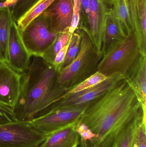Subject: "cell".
<instances>
[{
	"label": "cell",
	"instance_id": "cell-24",
	"mask_svg": "<svg viewBox=\"0 0 146 147\" xmlns=\"http://www.w3.org/2000/svg\"><path fill=\"white\" fill-rule=\"evenodd\" d=\"M38 0H18L11 9L13 17L15 22L19 19Z\"/></svg>",
	"mask_w": 146,
	"mask_h": 147
},
{
	"label": "cell",
	"instance_id": "cell-3",
	"mask_svg": "<svg viewBox=\"0 0 146 147\" xmlns=\"http://www.w3.org/2000/svg\"><path fill=\"white\" fill-rule=\"evenodd\" d=\"M76 30L81 36L79 51L74 60L61 68L57 74L59 84L68 90L97 72L103 57L97 52L86 32L82 29Z\"/></svg>",
	"mask_w": 146,
	"mask_h": 147
},
{
	"label": "cell",
	"instance_id": "cell-19",
	"mask_svg": "<svg viewBox=\"0 0 146 147\" xmlns=\"http://www.w3.org/2000/svg\"><path fill=\"white\" fill-rule=\"evenodd\" d=\"M55 1L38 0L15 22L19 30L23 31L34 19L41 15Z\"/></svg>",
	"mask_w": 146,
	"mask_h": 147
},
{
	"label": "cell",
	"instance_id": "cell-20",
	"mask_svg": "<svg viewBox=\"0 0 146 147\" xmlns=\"http://www.w3.org/2000/svg\"><path fill=\"white\" fill-rule=\"evenodd\" d=\"M72 34L68 31L58 34L51 45L41 57L48 63L53 65L54 59L59 51L69 42Z\"/></svg>",
	"mask_w": 146,
	"mask_h": 147
},
{
	"label": "cell",
	"instance_id": "cell-13",
	"mask_svg": "<svg viewBox=\"0 0 146 147\" xmlns=\"http://www.w3.org/2000/svg\"><path fill=\"white\" fill-rule=\"evenodd\" d=\"M134 32L140 49L146 55V0H127Z\"/></svg>",
	"mask_w": 146,
	"mask_h": 147
},
{
	"label": "cell",
	"instance_id": "cell-16",
	"mask_svg": "<svg viewBox=\"0 0 146 147\" xmlns=\"http://www.w3.org/2000/svg\"><path fill=\"white\" fill-rule=\"evenodd\" d=\"M126 79L142 104L146 106V55H141Z\"/></svg>",
	"mask_w": 146,
	"mask_h": 147
},
{
	"label": "cell",
	"instance_id": "cell-25",
	"mask_svg": "<svg viewBox=\"0 0 146 147\" xmlns=\"http://www.w3.org/2000/svg\"><path fill=\"white\" fill-rule=\"evenodd\" d=\"M17 121L14 109L0 103V125Z\"/></svg>",
	"mask_w": 146,
	"mask_h": 147
},
{
	"label": "cell",
	"instance_id": "cell-29",
	"mask_svg": "<svg viewBox=\"0 0 146 147\" xmlns=\"http://www.w3.org/2000/svg\"><path fill=\"white\" fill-rule=\"evenodd\" d=\"M135 138H136V136H135ZM132 147H137V144H136V140H135L134 141L133 143V146H132Z\"/></svg>",
	"mask_w": 146,
	"mask_h": 147
},
{
	"label": "cell",
	"instance_id": "cell-1",
	"mask_svg": "<svg viewBox=\"0 0 146 147\" xmlns=\"http://www.w3.org/2000/svg\"><path fill=\"white\" fill-rule=\"evenodd\" d=\"M146 114L143 105L126 79L87 103L79 123L94 135L91 141L79 147H112L122 131Z\"/></svg>",
	"mask_w": 146,
	"mask_h": 147
},
{
	"label": "cell",
	"instance_id": "cell-10",
	"mask_svg": "<svg viewBox=\"0 0 146 147\" xmlns=\"http://www.w3.org/2000/svg\"><path fill=\"white\" fill-rule=\"evenodd\" d=\"M42 15L52 32L68 31L73 19V0H55Z\"/></svg>",
	"mask_w": 146,
	"mask_h": 147
},
{
	"label": "cell",
	"instance_id": "cell-30",
	"mask_svg": "<svg viewBox=\"0 0 146 147\" xmlns=\"http://www.w3.org/2000/svg\"><path fill=\"white\" fill-rule=\"evenodd\" d=\"M106 1H107L109 3L111 4V1H112V0H106Z\"/></svg>",
	"mask_w": 146,
	"mask_h": 147
},
{
	"label": "cell",
	"instance_id": "cell-9",
	"mask_svg": "<svg viewBox=\"0 0 146 147\" xmlns=\"http://www.w3.org/2000/svg\"><path fill=\"white\" fill-rule=\"evenodd\" d=\"M125 78L123 75L115 74L108 77L103 82L91 88L73 94H64L46 112L60 108L86 104Z\"/></svg>",
	"mask_w": 146,
	"mask_h": 147
},
{
	"label": "cell",
	"instance_id": "cell-15",
	"mask_svg": "<svg viewBox=\"0 0 146 147\" xmlns=\"http://www.w3.org/2000/svg\"><path fill=\"white\" fill-rule=\"evenodd\" d=\"M110 9L105 19L102 46L103 56L109 53L126 37L116 20L111 13Z\"/></svg>",
	"mask_w": 146,
	"mask_h": 147
},
{
	"label": "cell",
	"instance_id": "cell-11",
	"mask_svg": "<svg viewBox=\"0 0 146 147\" xmlns=\"http://www.w3.org/2000/svg\"><path fill=\"white\" fill-rule=\"evenodd\" d=\"M32 55L23 43L20 31L15 21L9 33L7 49V65L13 69L22 74L28 69Z\"/></svg>",
	"mask_w": 146,
	"mask_h": 147
},
{
	"label": "cell",
	"instance_id": "cell-4",
	"mask_svg": "<svg viewBox=\"0 0 146 147\" xmlns=\"http://www.w3.org/2000/svg\"><path fill=\"white\" fill-rule=\"evenodd\" d=\"M142 55L137 36L133 32L103 56L99 64L98 71L107 77L121 74L126 78Z\"/></svg>",
	"mask_w": 146,
	"mask_h": 147
},
{
	"label": "cell",
	"instance_id": "cell-21",
	"mask_svg": "<svg viewBox=\"0 0 146 147\" xmlns=\"http://www.w3.org/2000/svg\"><path fill=\"white\" fill-rule=\"evenodd\" d=\"M146 114L135 119L128 125L117 137L112 147H132L135 140L138 124L146 117Z\"/></svg>",
	"mask_w": 146,
	"mask_h": 147
},
{
	"label": "cell",
	"instance_id": "cell-14",
	"mask_svg": "<svg viewBox=\"0 0 146 147\" xmlns=\"http://www.w3.org/2000/svg\"><path fill=\"white\" fill-rule=\"evenodd\" d=\"M78 122L49 135L38 147H79L80 141L77 132Z\"/></svg>",
	"mask_w": 146,
	"mask_h": 147
},
{
	"label": "cell",
	"instance_id": "cell-23",
	"mask_svg": "<svg viewBox=\"0 0 146 147\" xmlns=\"http://www.w3.org/2000/svg\"><path fill=\"white\" fill-rule=\"evenodd\" d=\"M80 44V34L79 31L76 30L72 34L67 55L61 68L66 67L74 60L79 51Z\"/></svg>",
	"mask_w": 146,
	"mask_h": 147
},
{
	"label": "cell",
	"instance_id": "cell-22",
	"mask_svg": "<svg viewBox=\"0 0 146 147\" xmlns=\"http://www.w3.org/2000/svg\"><path fill=\"white\" fill-rule=\"evenodd\" d=\"M108 78V77H106L103 74L97 71L94 74L86 79L84 81L81 82L68 91L65 94H70L75 93L91 88L103 82L106 80Z\"/></svg>",
	"mask_w": 146,
	"mask_h": 147
},
{
	"label": "cell",
	"instance_id": "cell-7",
	"mask_svg": "<svg viewBox=\"0 0 146 147\" xmlns=\"http://www.w3.org/2000/svg\"><path fill=\"white\" fill-rule=\"evenodd\" d=\"M20 33L27 51L32 56L39 57H42L57 35L50 30L42 14Z\"/></svg>",
	"mask_w": 146,
	"mask_h": 147
},
{
	"label": "cell",
	"instance_id": "cell-18",
	"mask_svg": "<svg viewBox=\"0 0 146 147\" xmlns=\"http://www.w3.org/2000/svg\"><path fill=\"white\" fill-rule=\"evenodd\" d=\"M110 12L126 36L134 32L127 0H112Z\"/></svg>",
	"mask_w": 146,
	"mask_h": 147
},
{
	"label": "cell",
	"instance_id": "cell-6",
	"mask_svg": "<svg viewBox=\"0 0 146 147\" xmlns=\"http://www.w3.org/2000/svg\"><path fill=\"white\" fill-rule=\"evenodd\" d=\"M45 139L29 121H17L0 125V147H38Z\"/></svg>",
	"mask_w": 146,
	"mask_h": 147
},
{
	"label": "cell",
	"instance_id": "cell-17",
	"mask_svg": "<svg viewBox=\"0 0 146 147\" xmlns=\"http://www.w3.org/2000/svg\"><path fill=\"white\" fill-rule=\"evenodd\" d=\"M14 21L9 7L0 8V62L7 64L9 33Z\"/></svg>",
	"mask_w": 146,
	"mask_h": 147
},
{
	"label": "cell",
	"instance_id": "cell-12",
	"mask_svg": "<svg viewBox=\"0 0 146 147\" xmlns=\"http://www.w3.org/2000/svg\"><path fill=\"white\" fill-rule=\"evenodd\" d=\"M21 74L0 62V103L14 109L21 88Z\"/></svg>",
	"mask_w": 146,
	"mask_h": 147
},
{
	"label": "cell",
	"instance_id": "cell-31",
	"mask_svg": "<svg viewBox=\"0 0 146 147\" xmlns=\"http://www.w3.org/2000/svg\"><path fill=\"white\" fill-rule=\"evenodd\" d=\"M5 0H0V2L4 1Z\"/></svg>",
	"mask_w": 146,
	"mask_h": 147
},
{
	"label": "cell",
	"instance_id": "cell-26",
	"mask_svg": "<svg viewBox=\"0 0 146 147\" xmlns=\"http://www.w3.org/2000/svg\"><path fill=\"white\" fill-rule=\"evenodd\" d=\"M80 0H73V16L71 26L68 32L71 34L73 33L78 28L80 20Z\"/></svg>",
	"mask_w": 146,
	"mask_h": 147
},
{
	"label": "cell",
	"instance_id": "cell-2",
	"mask_svg": "<svg viewBox=\"0 0 146 147\" xmlns=\"http://www.w3.org/2000/svg\"><path fill=\"white\" fill-rule=\"evenodd\" d=\"M57 74L52 65L32 56L28 69L21 74L20 93L14 109L18 121H30L44 115L69 91L59 84Z\"/></svg>",
	"mask_w": 146,
	"mask_h": 147
},
{
	"label": "cell",
	"instance_id": "cell-28",
	"mask_svg": "<svg viewBox=\"0 0 146 147\" xmlns=\"http://www.w3.org/2000/svg\"><path fill=\"white\" fill-rule=\"evenodd\" d=\"M69 41L66 45L63 47L59 51L54 59V63H53L52 65L54 66L56 70L58 72L61 68L62 65L63 63L64 59L66 57L68 48L69 45Z\"/></svg>",
	"mask_w": 146,
	"mask_h": 147
},
{
	"label": "cell",
	"instance_id": "cell-5",
	"mask_svg": "<svg viewBox=\"0 0 146 147\" xmlns=\"http://www.w3.org/2000/svg\"><path fill=\"white\" fill-rule=\"evenodd\" d=\"M86 104L50 111L29 121L31 127L46 136L77 122L83 114Z\"/></svg>",
	"mask_w": 146,
	"mask_h": 147
},
{
	"label": "cell",
	"instance_id": "cell-8",
	"mask_svg": "<svg viewBox=\"0 0 146 147\" xmlns=\"http://www.w3.org/2000/svg\"><path fill=\"white\" fill-rule=\"evenodd\" d=\"M89 8L86 22L79 29H84L86 32L97 52L103 54L102 46L105 19L106 15L111 8V5L106 0H90Z\"/></svg>",
	"mask_w": 146,
	"mask_h": 147
},
{
	"label": "cell",
	"instance_id": "cell-27",
	"mask_svg": "<svg viewBox=\"0 0 146 147\" xmlns=\"http://www.w3.org/2000/svg\"><path fill=\"white\" fill-rule=\"evenodd\" d=\"M146 117H143L138 124L136 133L137 147H146Z\"/></svg>",
	"mask_w": 146,
	"mask_h": 147
}]
</instances>
